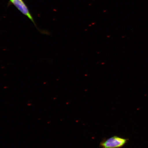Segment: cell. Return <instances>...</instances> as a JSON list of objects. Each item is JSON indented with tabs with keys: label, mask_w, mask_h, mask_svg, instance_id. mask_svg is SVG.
Segmentation results:
<instances>
[{
	"label": "cell",
	"mask_w": 148,
	"mask_h": 148,
	"mask_svg": "<svg viewBox=\"0 0 148 148\" xmlns=\"http://www.w3.org/2000/svg\"><path fill=\"white\" fill-rule=\"evenodd\" d=\"M9 3L14 5L22 14L27 16L34 24L36 28L38 29L35 23L34 18L23 0H10Z\"/></svg>",
	"instance_id": "7a4b0ae2"
},
{
	"label": "cell",
	"mask_w": 148,
	"mask_h": 148,
	"mask_svg": "<svg viewBox=\"0 0 148 148\" xmlns=\"http://www.w3.org/2000/svg\"><path fill=\"white\" fill-rule=\"evenodd\" d=\"M128 139L114 136L107 138H103L99 144L101 148H121L127 143Z\"/></svg>",
	"instance_id": "6da1fadb"
}]
</instances>
